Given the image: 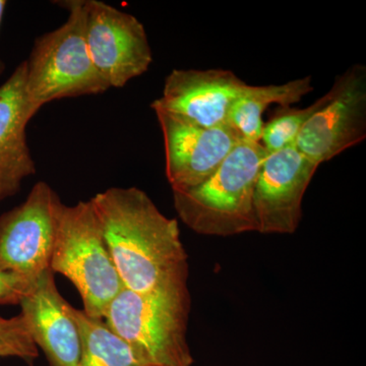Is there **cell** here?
<instances>
[{
  "label": "cell",
  "mask_w": 366,
  "mask_h": 366,
  "mask_svg": "<svg viewBox=\"0 0 366 366\" xmlns=\"http://www.w3.org/2000/svg\"><path fill=\"white\" fill-rule=\"evenodd\" d=\"M91 202L125 289L189 290V262L177 219L164 215L137 187H110Z\"/></svg>",
  "instance_id": "1"
},
{
  "label": "cell",
  "mask_w": 366,
  "mask_h": 366,
  "mask_svg": "<svg viewBox=\"0 0 366 366\" xmlns=\"http://www.w3.org/2000/svg\"><path fill=\"white\" fill-rule=\"evenodd\" d=\"M266 155L261 143L238 144L203 183L172 190L178 217L197 234L229 237L257 232L254 187Z\"/></svg>",
  "instance_id": "2"
},
{
  "label": "cell",
  "mask_w": 366,
  "mask_h": 366,
  "mask_svg": "<svg viewBox=\"0 0 366 366\" xmlns=\"http://www.w3.org/2000/svg\"><path fill=\"white\" fill-rule=\"evenodd\" d=\"M69 11L59 28L34 41L25 61V95L34 117L53 101L100 95L109 90L89 54L84 0L55 1Z\"/></svg>",
  "instance_id": "3"
},
{
  "label": "cell",
  "mask_w": 366,
  "mask_h": 366,
  "mask_svg": "<svg viewBox=\"0 0 366 366\" xmlns=\"http://www.w3.org/2000/svg\"><path fill=\"white\" fill-rule=\"evenodd\" d=\"M50 269L71 282L84 312L103 320L124 289L91 199L60 206Z\"/></svg>",
  "instance_id": "4"
},
{
  "label": "cell",
  "mask_w": 366,
  "mask_h": 366,
  "mask_svg": "<svg viewBox=\"0 0 366 366\" xmlns=\"http://www.w3.org/2000/svg\"><path fill=\"white\" fill-rule=\"evenodd\" d=\"M189 290L137 293L122 289L103 320L154 366H192L187 343Z\"/></svg>",
  "instance_id": "5"
},
{
  "label": "cell",
  "mask_w": 366,
  "mask_h": 366,
  "mask_svg": "<svg viewBox=\"0 0 366 366\" xmlns=\"http://www.w3.org/2000/svg\"><path fill=\"white\" fill-rule=\"evenodd\" d=\"M324 97L295 141L297 150L319 166L365 139V64H353L336 76Z\"/></svg>",
  "instance_id": "6"
},
{
  "label": "cell",
  "mask_w": 366,
  "mask_h": 366,
  "mask_svg": "<svg viewBox=\"0 0 366 366\" xmlns=\"http://www.w3.org/2000/svg\"><path fill=\"white\" fill-rule=\"evenodd\" d=\"M84 13L89 54L109 88H124L149 71L153 52L139 19L99 0H84Z\"/></svg>",
  "instance_id": "7"
},
{
  "label": "cell",
  "mask_w": 366,
  "mask_h": 366,
  "mask_svg": "<svg viewBox=\"0 0 366 366\" xmlns=\"http://www.w3.org/2000/svg\"><path fill=\"white\" fill-rule=\"evenodd\" d=\"M62 202L45 182L23 203L0 215V271L36 279L49 269Z\"/></svg>",
  "instance_id": "8"
},
{
  "label": "cell",
  "mask_w": 366,
  "mask_h": 366,
  "mask_svg": "<svg viewBox=\"0 0 366 366\" xmlns=\"http://www.w3.org/2000/svg\"><path fill=\"white\" fill-rule=\"evenodd\" d=\"M319 165L295 146L267 154L255 182L257 232L293 234L302 218V201Z\"/></svg>",
  "instance_id": "9"
},
{
  "label": "cell",
  "mask_w": 366,
  "mask_h": 366,
  "mask_svg": "<svg viewBox=\"0 0 366 366\" xmlns=\"http://www.w3.org/2000/svg\"><path fill=\"white\" fill-rule=\"evenodd\" d=\"M155 113L163 134L166 177L172 190L203 183L242 142L228 124L203 127L170 113Z\"/></svg>",
  "instance_id": "10"
},
{
  "label": "cell",
  "mask_w": 366,
  "mask_h": 366,
  "mask_svg": "<svg viewBox=\"0 0 366 366\" xmlns=\"http://www.w3.org/2000/svg\"><path fill=\"white\" fill-rule=\"evenodd\" d=\"M249 86L228 69H173L151 107L199 127H222L231 106Z\"/></svg>",
  "instance_id": "11"
},
{
  "label": "cell",
  "mask_w": 366,
  "mask_h": 366,
  "mask_svg": "<svg viewBox=\"0 0 366 366\" xmlns=\"http://www.w3.org/2000/svg\"><path fill=\"white\" fill-rule=\"evenodd\" d=\"M51 269L43 272L21 300V315L31 338L51 366H76L81 337L72 307L60 295Z\"/></svg>",
  "instance_id": "12"
},
{
  "label": "cell",
  "mask_w": 366,
  "mask_h": 366,
  "mask_svg": "<svg viewBox=\"0 0 366 366\" xmlns=\"http://www.w3.org/2000/svg\"><path fill=\"white\" fill-rule=\"evenodd\" d=\"M25 69L21 61L0 85V202L18 194L37 171L26 139L34 115L26 104Z\"/></svg>",
  "instance_id": "13"
},
{
  "label": "cell",
  "mask_w": 366,
  "mask_h": 366,
  "mask_svg": "<svg viewBox=\"0 0 366 366\" xmlns=\"http://www.w3.org/2000/svg\"><path fill=\"white\" fill-rule=\"evenodd\" d=\"M314 90L312 78L293 79L283 85L250 86L229 110L227 124L242 142L261 143L262 114L269 105L290 106Z\"/></svg>",
  "instance_id": "14"
},
{
  "label": "cell",
  "mask_w": 366,
  "mask_h": 366,
  "mask_svg": "<svg viewBox=\"0 0 366 366\" xmlns=\"http://www.w3.org/2000/svg\"><path fill=\"white\" fill-rule=\"evenodd\" d=\"M81 337V356L76 366H154L108 326L83 310L72 308Z\"/></svg>",
  "instance_id": "15"
},
{
  "label": "cell",
  "mask_w": 366,
  "mask_h": 366,
  "mask_svg": "<svg viewBox=\"0 0 366 366\" xmlns=\"http://www.w3.org/2000/svg\"><path fill=\"white\" fill-rule=\"evenodd\" d=\"M325 97H320L307 108L298 109L290 106H281L268 122L264 124L261 144L267 154L274 153L295 146L296 139L312 113L324 103Z\"/></svg>",
  "instance_id": "16"
},
{
  "label": "cell",
  "mask_w": 366,
  "mask_h": 366,
  "mask_svg": "<svg viewBox=\"0 0 366 366\" xmlns=\"http://www.w3.org/2000/svg\"><path fill=\"white\" fill-rule=\"evenodd\" d=\"M39 355L25 320L21 314L13 317L0 315V357H16L33 361Z\"/></svg>",
  "instance_id": "17"
},
{
  "label": "cell",
  "mask_w": 366,
  "mask_h": 366,
  "mask_svg": "<svg viewBox=\"0 0 366 366\" xmlns=\"http://www.w3.org/2000/svg\"><path fill=\"white\" fill-rule=\"evenodd\" d=\"M35 279L0 271V305H19L32 288Z\"/></svg>",
  "instance_id": "18"
},
{
  "label": "cell",
  "mask_w": 366,
  "mask_h": 366,
  "mask_svg": "<svg viewBox=\"0 0 366 366\" xmlns=\"http://www.w3.org/2000/svg\"><path fill=\"white\" fill-rule=\"evenodd\" d=\"M7 6V1L6 0H0V30H1L2 21H4V13ZM6 71V64L0 59V76Z\"/></svg>",
  "instance_id": "19"
}]
</instances>
